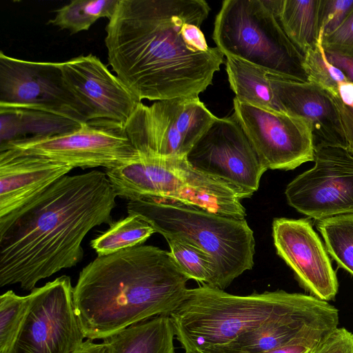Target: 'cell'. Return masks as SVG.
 <instances>
[{
    "mask_svg": "<svg viewBox=\"0 0 353 353\" xmlns=\"http://www.w3.org/2000/svg\"><path fill=\"white\" fill-rule=\"evenodd\" d=\"M117 197L105 172L65 175L23 207L0 217V286L32 291L75 266L94 227L111 225Z\"/></svg>",
    "mask_w": 353,
    "mask_h": 353,
    "instance_id": "cell-2",
    "label": "cell"
},
{
    "mask_svg": "<svg viewBox=\"0 0 353 353\" xmlns=\"http://www.w3.org/2000/svg\"><path fill=\"white\" fill-rule=\"evenodd\" d=\"M0 107L44 112L79 125L88 122L63 80L60 62L26 61L2 51Z\"/></svg>",
    "mask_w": 353,
    "mask_h": 353,
    "instance_id": "cell-10",
    "label": "cell"
},
{
    "mask_svg": "<svg viewBox=\"0 0 353 353\" xmlns=\"http://www.w3.org/2000/svg\"><path fill=\"white\" fill-rule=\"evenodd\" d=\"M272 236L277 254L302 286L321 300H333L339 288L336 275L310 220L275 219Z\"/></svg>",
    "mask_w": 353,
    "mask_h": 353,
    "instance_id": "cell-16",
    "label": "cell"
},
{
    "mask_svg": "<svg viewBox=\"0 0 353 353\" xmlns=\"http://www.w3.org/2000/svg\"><path fill=\"white\" fill-rule=\"evenodd\" d=\"M324 50L353 55V8L333 32L323 36Z\"/></svg>",
    "mask_w": 353,
    "mask_h": 353,
    "instance_id": "cell-32",
    "label": "cell"
},
{
    "mask_svg": "<svg viewBox=\"0 0 353 353\" xmlns=\"http://www.w3.org/2000/svg\"><path fill=\"white\" fill-rule=\"evenodd\" d=\"M63 80L88 120L125 125L141 102L91 54L60 62Z\"/></svg>",
    "mask_w": 353,
    "mask_h": 353,
    "instance_id": "cell-15",
    "label": "cell"
},
{
    "mask_svg": "<svg viewBox=\"0 0 353 353\" xmlns=\"http://www.w3.org/2000/svg\"><path fill=\"white\" fill-rule=\"evenodd\" d=\"M233 107V114L267 170H293L314 161L312 126L307 120L253 106L235 97Z\"/></svg>",
    "mask_w": 353,
    "mask_h": 353,
    "instance_id": "cell-13",
    "label": "cell"
},
{
    "mask_svg": "<svg viewBox=\"0 0 353 353\" xmlns=\"http://www.w3.org/2000/svg\"><path fill=\"white\" fill-rule=\"evenodd\" d=\"M119 0H73L56 10V16L49 23L71 34L88 30L101 18L113 15Z\"/></svg>",
    "mask_w": 353,
    "mask_h": 353,
    "instance_id": "cell-25",
    "label": "cell"
},
{
    "mask_svg": "<svg viewBox=\"0 0 353 353\" xmlns=\"http://www.w3.org/2000/svg\"><path fill=\"white\" fill-rule=\"evenodd\" d=\"M212 38L225 57H234L270 73L306 82L303 54L283 30L274 0H225Z\"/></svg>",
    "mask_w": 353,
    "mask_h": 353,
    "instance_id": "cell-7",
    "label": "cell"
},
{
    "mask_svg": "<svg viewBox=\"0 0 353 353\" xmlns=\"http://www.w3.org/2000/svg\"><path fill=\"white\" fill-rule=\"evenodd\" d=\"M73 353H106L103 343H97L93 341L87 339Z\"/></svg>",
    "mask_w": 353,
    "mask_h": 353,
    "instance_id": "cell-36",
    "label": "cell"
},
{
    "mask_svg": "<svg viewBox=\"0 0 353 353\" xmlns=\"http://www.w3.org/2000/svg\"><path fill=\"white\" fill-rule=\"evenodd\" d=\"M327 335L321 334L302 339L285 345L257 353H312Z\"/></svg>",
    "mask_w": 353,
    "mask_h": 353,
    "instance_id": "cell-34",
    "label": "cell"
},
{
    "mask_svg": "<svg viewBox=\"0 0 353 353\" xmlns=\"http://www.w3.org/2000/svg\"><path fill=\"white\" fill-rule=\"evenodd\" d=\"M0 144L22 139L26 133L32 134V137L53 135L81 125L44 112L4 107H0Z\"/></svg>",
    "mask_w": 353,
    "mask_h": 353,
    "instance_id": "cell-23",
    "label": "cell"
},
{
    "mask_svg": "<svg viewBox=\"0 0 353 353\" xmlns=\"http://www.w3.org/2000/svg\"><path fill=\"white\" fill-rule=\"evenodd\" d=\"M322 0H277L276 15L285 33L304 54L323 37Z\"/></svg>",
    "mask_w": 353,
    "mask_h": 353,
    "instance_id": "cell-21",
    "label": "cell"
},
{
    "mask_svg": "<svg viewBox=\"0 0 353 353\" xmlns=\"http://www.w3.org/2000/svg\"><path fill=\"white\" fill-rule=\"evenodd\" d=\"M40 157L82 169H110L137 154L124 125L105 121H88L71 131L30 137L0 144V150Z\"/></svg>",
    "mask_w": 353,
    "mask_h": 353,
    "instance_id": "cell-9",
    "label": "cell"
},
{
    "mask_svg": "<svg viewBox=\"0 0 353 353\" xmlns=\"http://www.w3.org/2000/svg\"><path fill=\"white\" fill-rule=\"evenodd\" d=\"M105 172L117 196L128 201L168 200L228 217L246 216L243 199L234 187L195 169L185 158L137 152L128 161Z\"/></svg>",
    "mask_w": 353,
    "mask_h": 353,
    "instance_id": "cell-6",
    "label": "cell"
},
{
    "mask_svg": "<svg viewBox=\"0 0 353 353\" xmlns=\"http://www.w3.org/2000/svg\"><path fill=\"white\" fill-rule=\"evenodd\" d=\"M339 311L325 301L310 295L302 304L276 314L216 353H257L337 327Z\"/></svg>",
    "mask_w": 353,
    "mask_h": 353,
    "instance_id": "cell-17",
    "label": "cell"
},
{
    "mask_svg": "<svg viewBox=\"0 0 353 353\" xmlns=\"http://www.w3.org/2000/svg\"><path fill=\"white\" fill-rule=\"evenodd\" d=\"M326 249L338 265L353 276V214L318 221Z\"/></svg>",
    "mask_w": 353,
    "mask_h": 353,
    "instance_id": "cell-26",
    "label": "cell"
},
{
    "mask_svg": "<svg viewBox=\"0 0 353 353\" xmlns=\"http://www.w3.org/2000/svg\"><path fill=\"white\" fill-rule=\"evenodd\" d=\"M173 324L169 315L132 325L103 340L106 353H174Z\"/></svg>",
    "mask_w": 353,
    "mask_h": 353,
    "instance_id": "cell-20",
    "label": "cell"
},
{
    "mask_svg": "<svg viewBox=\"0 0 353 353\" xmlns=\"http://www.w3.org/2000/svg\"><path fill=\"white\" fill-rule=\"evenodd\" d=\"M309 296L283 290L239 296L202 285L188 289L169 316L185 353H216L268 319L302 304Z\"/></svg>",
    "mask_w": 353,
    "mask_h": 353,
    "instance_id": "cell-4",
    "label": "cell"
},
{
    "mask_svg": "<svg viewBox=\"0 0 353 353\" xmlns=\"http://www.w3.org/2000/svg\"><path fill=\"white\" fill-rule=\"evenodd\" d=\"M72 169L48 159L0 150V217L35 199Z\"/></svg>",
    "mask_w": 353,
    "mask_h": 353,
    "instance_id": "cell-19",
    "label": "cell"
},
{
    "mask_svg": "<svg viewBox=\"0 0 353 353\" xmlns=\"http://www.w3.org/2000/svg\"><path fill=\"white\" fill-rule=\"evenodd\" d=\"M188 280L170 252L153 245L98 256L73 287L84 337L103 340L150 318L169 315L184 300Z\"/></svg>",
    "mask_w": 353,
    "mask_h": 353,
    "instance_id": "cell-3",
    "label": "cell"
},
{
    "mask_svg": "<svg viewBox=\"0 0 353 353\" xmlns=\"http://www.w3.org/2000/svg\"><path fill=\"white\" fill-rule=\"evenodd\" d=\"M166 241L173 259L189 279L217 288L216 266L210 254L182 240Z\"/></svg>",
    "mask_w": 353,
    "mask_h": 353,
    "instance_id": "cell-27",
    "label": "cell"
},
{
    "mask_svg": "<svg viewBox=\"0 0 353 353\" xmlns=\"http://www.w3.org/2000/svg\"><path fill=\"white\" fill-rule=\"evenodd\" d=\"M204 0H119L106 26L108 60L141 101L199 97L224 63L201 26Z\"/></svg>",
    "mask_w": 353,
    "mask_h": 353,
    "instance_id": "cell-1",
    "label": "cell"
},
{
    "mask_svg": "<svg viewBox=\"0 0 353 353\" xmlns=\"http://www.w3.org/2000/svg\"><path fill=\"white\" fill-rule=\"evenodd\" d=\"M30 292V308L10 353H73L85 337L74 312L70 278L57 277Z\"/></svg>",
    "mask_w": 353,
    "mask_h": 353,
    "instance_id": "cell-11",
    "label": "cell"
},
{
    "mask_svg": "<svg viewBox=\"0 0 353 353\" xmlns=\"http://www.w3.org/2000/svg\"><path fill=\"white\" fill-rule=\"evenodd\" d=\"M32 300L30 292L19 296L8 290L0 296V353H10L21 330Z\"/></svg>",
    "mask_w": 353,
    "mask_h": 353,
    "instance_id": "cell-28",
    "label": "cell"
},
{
    "mask_svg": "<svg viewBox=\"0 0 353 353\" xmlns=\"http://www.w3.org/2000/svg\"><path fill=\"white\" fill-rule=\"evenodd\" d=\"M322 39L316 46L303 54V68L307 81L328 92L332 96L339 95V85L347 81L344 74L327 59Z\"/></svg>",
    "mask_w": 353,
    "mask_h": 353,
    "instance_id": "cell-29",
    "label": "cell"
},
{
    "mask_svg": "<svg viewBox=\"0 0 353 353\" xmlns=\"http://www.w3.org/2000/svg\"><path fill=\"white\" fill-rule=\"evenodd\" d=\"M216 119L199 97L176 98L141 102L124 128L138 153L183 159Z\"/></svg>",
    "mask_w": 353,
    "mask_h": 353,
    "instance_id": "cell-8",
    "label": "cell"
},
{
    "mask_svg": "<svg viewBox=\"0 0 353 353\" xmlns=\"http://www.w3.org/2000/svg\"><path fill=\"white\" fill-rule=\"evenodd\" d=\"M314 161L287 185L288 203L318 221L353 214V154L341 146L319 145Z\"/></svg>",
    "mask_w": 353,
    "mask_h": 353,
    "instance_id": "cell-12",
    "label": "cell"
},
{
    "mask_svg": "<svg viewBox=\"0 0 353 353\" xmlns=\"http://www.w3.org/2000/svg\"><path fill=\"white\" fill-rule=\"evenodd\" d=\"M325 52L327 60L344 74L347 81L353 83V55L326 50Z\"/></svg>",
    "mask_w": 353,
    "mask_h": 353,
    "instance_id": "cell-35",
    "label": "cell"
},
{
    "mask_svg": "<svg viewBox=\"0 0 353 353\" xmlns=\"http://www.w3.org/2000/svg\"><path fill=\"white\" fill-rule=\"evenodd\" d=\"M339 95L333 97L340 114L347 149L353 154V83L342 82L338 87Z\"/></svg>",
    "mask_w": 353,
    "mask_h": 353,
    "instance_id": "cell-30",
    "label": "cell"
},
{
    "mask_svg": "<svg viewBox=\"0 0 353 353\" xmlns=\"http://www.w3.org/2000/svg\"><path fill=\"white\" fill-rule=\"evenodd\" d=\"M352 8L353 0H322L321 24L323 37L336 30Z\"/></svg>",
    "mask_w": 353,
    "mask_h": 353,
    "instance_id": "cell-31",
    "label": "cell"
},
{
    "mask_svg": "<svg viewBox=\"0 0 353 353\" xmlns=\"http://www.w3.org/2000/svg\"><path fill=\"white\" fill-rule=\"evenodd\" d=\"M127 211L166 240H182L210 254L216 266L219 289L224 290L254 265L255 240L245 219L168 200L128 201Z\"/></svg>",
    "mask_w": 353,
    "mask_h": 353,
    "instance_id": "cell-5",
    "label": "cell"
},
{
    "mask_svg": "<svg viewBox=\"0 0 353 353\" xmlns=\"http://www.w3.org/2000/svg\"><path fill=\"white\" fill-rule=\"evenodd\" d=\"M185 159L195 169L231 184L243 199L258 190L267 170L234 114L216 117Z\"/></svg>",
    "mask_w": 353,
    "mask_h": 353,
    "instance_id": "cell-14",
    "label": "cell"
},
{
    "mask_svg": "<svg viewBox=\"0 0 353 353\" xmlns=\"http://www.w3.org/2000/svg\"><path fill=\"white\" fill-rule=\"evenodd\" d=\"M268 79L281 110L301 117L312 126L314 148H347L340 114L333 97L309 81H296L268 72Z\"/></svg>",
    "mask_w": 353,
    "mask_h": 353,
    "instance_id": "cell-18",
    "label": "cell"
},
{
    "mask_svg": "<svg viewBox=\"0 0 353 353\" xmlns=\"http://www.w3.org/2000/svg\"><path fill=\"white\" fill-rule=\"evenodd\" d=\"M154 228L135 214L110 225V228L90 242L98 256L108 255L120 250L142 245L152 234Z\"/></svg>",
    "mask_w": 353,
    "mask_h": 353,
    "instance_id": "cell-24",
    "label": "cell"
},
{
    "mask_svg": "<svg viewBox=\"0 0 353 353\" xmlns=\"http://www.w3.org/2000/svg\"><path fill=\"white\" fill-rule=\"evenodd\" d=\"M225 57V70L235 98L258 108L283 111L272 90L268 71L234 57Z\"/></svg>",
    "mask_w": 353,
    "mask_h": 353,
    "instance_id": "cell-22",
    "label": "cell"
},
{
    "mask_svg": "<svg viewBox=\"0 0 353 353\" xmlns=\"http://www.w3.org/2000/svg\"><path fill=\"white\" fill-rule=\"evenodd\" d=\"M312 353H353V333L336 327L328 334Z\"/></svg>",
    "mask_w": 353,
    "mask_h": 353,
    "instance_id": "cell-33",
    "label": "cell"
}]
</instances>
